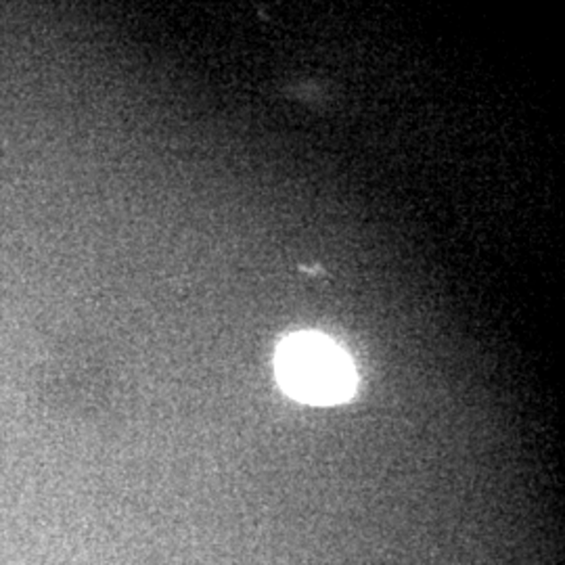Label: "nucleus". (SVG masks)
Listing matches in <instances>:
<instances>
[{"label": "nucleus", "mask_w": 565, "mask_h": 565, "mask_svg": "<svg viewBox=\"0 0 565 565\" xmlns=\"http://www.w3.org/2000/svg\"><path fill=\"white\" fill-rule=\"evenodd\" d=\"M275 369L285 392L308 405H340L356 389V371L346 352L318 333L287 337L278 348Z\"/></svg>", "instance_id": "nucleus-1"}]
</instances>
